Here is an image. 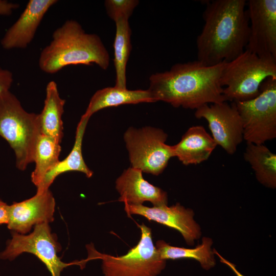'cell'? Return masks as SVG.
I'll return each instance as SVG.
<instances>
[{"label": "cell", "mask_w": 276, "mask_h": 276, "mask_svg": "<svg viewBox=\"0 0 276 276\" xmlns=\"http://www.w3.org/2000/svg\"><path fill=\"white\" fill-rule=\"evenodd\" d=\"M213 243L211 238L203 237L201 243L194 248L171 246L164 240H158L155 247L162 259H192L198 261L203 269L209 270L216 263Z\"/></svg>", "instance_id": "cell-21"}, {"label": "cell", "mask_w": 276, "mask_h": 276, "mask_svg": "<svg viewBox=\"0 0 276 276\" xmlns=\"http://www.w3.org/2000/svg\"><path fill=\"white\" fill-rule=\"evenodd\" d=\"M55 205L49 189L22 201L13 202L9 206L7 227L11 232L26 235L33 226L53 221Z\"/></svg>", "instance_id": "cell-13"}, {"label": "cell", "mask_w": 276, "mask_h": 276, "mask_svg": "<svg viewBox=\"0 0 276 276\" xmlns=\"http://www.w3.org/2000/svg\"><path fill=\"white\" fill-rule=\"evenodd\" d=\"M116 30L113 42L114 65L116 70L115 86L126 88V66L131 50V30L127 19L115 21Z\"/></svg>", "instance_id": "cell-23"}, {"label": "cell", "mask_w": 276, "mask_h": 276, "mask_svg": "<svg viewBox=\"0 0 276 276\" xmlns=\"http://www.w3.org/2000/svg\"><path fill=\"white\" fill-rule=\"evenodd\" d=\"M213 252L214 254L216 255L218 257L221 263L228 266L230 268V269L234 272V273L235 274L236 276H245L243 275V274H242L237 269L236 265L234 263L231 262L230 261L224 258L220 254H219V253L215 248H213Z\"/></svg>", "instance_id": "cell-28"}, {"label": "cell", "mask_w": 276, "mask_h": 276, "mask_svg": "<svg viewBox=\"0 0 276 276\" xmlns=\"http://www.w3.org/2000/svg\"><path fill=\"white\" fill-rule=\"evenodd\" d=\"M17 3L9 2L7 0H0V15L9 16L13 10L19 8Z\"/></svg>", "instance_id": "cell-26"}, {"label": "cell", "mask_w": 276, "mask_h": 276, "mask_svg": "<svg viewBox=\"0 0 276 276\" xmlns=\"http://www.w3.org/2000/svg\"><path fill=\"white\" fill-rule=\"evenodd\" d=\"M204 25L196 38L197 60L205 65L229 62L245 50L249 22L245 0L204 1Z\"/></svg>", "instance_id": "cell-1"}, {"label": "cell", "mask_w": 276, "mask_h": 276, "mask_svg": "<svg viewBox=\"0 0 276 276\" xmlns=\"http://www.w3.org/2000/svg\"><path fill=\"white\" fill-rule=\"evenodd\" d=\"M61 150L59 143L48 136L40 135L34 154L35 168L31 176L37 190L40 188L46 174L59 162Z\"/></svg>", "instance_id": "cell-22"}, {"label": "cell", "mask_w": 276, "mask_h": 276, "mask_svg": "<svg viewBox=\"0 0 276 276\" xmlns=\"http://www.w3.org/2000/svg\"><path fill=\"white\" fill-rule=\"evenodd\" d=\"M65 100L62 99L55 81H51L47 85L44 106L39 114L42 134L60 143L63 136L62 116Z\"/></svg>", "instance_id": "cell-19"}, {"label": "cell", "mask_w": 276, "mask_h": 276, "mask_svg": "<svg viewBox=\"0 0 276 276\" xmlns=\"http://www.w3.org/2000/svg\"><path fill=\"white\" fill-rule=\"evenodd\" d=\"M226 63L209 66L196 60L176 63L169 70L151 75L148 90L154 102L163 101L174 107L196 110L226 101L220 83Z\"/></svg>", "instance_id": "cell-2"}, {"label": "cell", "mask_w": 276, "mask_h": 276, "mask_svg": "<svg viewBox=\"0 0 276 276\" xmlns=\"http://www.w3.org/2000/svg\"><path fill=\"white\" fill-rule=\"evenodd\" d=\"M142 102H154L148 89L129 90L115 86L105 87L93 95L83 114L90 118L97 111L107 107Z\"/></svg>", "instance_id": "cell-18"}, {"label": "cell", "mask_w": 276, "mask_h": 276, "mask_svg": "<svg viewBox=\"0 0 276 276\" xmlns=\"http://www.w3.org/2000/svg\"><path fill=\"white\" fill-rule=\"evenodd\" d=\"M249 34L245 50L276 61V0H249Z\"/></svg>", "instance_id": "cell-10"}, {"label": "cell", "mask_w": 276, "mask_h": 276, "mask_svg": "<svg viewBox=\"0 0 276 276\" xmlns=\"http://www.w3.org/2000/svg\"><path fill=\"white\" fill-rule=\"evenodd\" d=\"M195 116L206 121L217 146L228 154L236 152L243 140V129L234 102L230 104L224 101L204 105L195 110Z\"/></svg>", "instance_id": "cell-11"}, {"label": "cell", "mask_w": 276, "mask_h": 276, "mask_svg": "<svg viewBox=\"0 0 276 276\" xmlns=\"http://www.w3.org/2000/svg\"><path fill=\"white\" fill-rule=\"evenodd\" d=\"M90 118L83 114L76 128L74 146L65 158L60 161L46 174L40 189L36 193H41L49 189L50 186L59 175L70 171H78L84 173L88 178L93 172L85 164L82 153V146L85 129Z\"/></svg>", "instance_id": "cell-17"}, {"label": "cell", "mask_w": 276, "mask_h": 276, "mask_svg": "<svg viewBox=\"0 0 276 276\" xmlns=\"http://www.w3.org/2000/svg\"><path fill=\"white\" fill-rule=\"evenodd\" d=\"M57 0H30L17 20L7 30L1 44L5 50L25 49L33 39L41 20Z\"/></svg>", "instance_id": "cell-14"}, {"label": "cell", "mask_w": 276, "mask_h": 276, "mask_svg": "<svg viewBox=\"0 0 276 276\" xmlns=\"http://www.w3.org/2000/svg\"><path fill=\"white\" fill-rule=\"evenodd\" d=\"M243 156L261 184L270 189L276 188L275 153L264 144L247 143Z\"/></svg>", "instance_id": "cell-20"}, {"label": "cell", "mask_w": 276, "mask_h": 276, "mask_svg": "<svg viewBox=\"0 0 276 276\" xmlns=\"http://www.w3.org/2000/svg\"><path fill=\"white\" fill-rule=\"evenodd\" d=\"M13 81L11 71L4 69L0 66V95L10 90Z\"/></svg>", "instance_id": "cell-25"}, {"label": "cell", "mask_w": 276, "mask_h": 276, "mask_svg": "<svg viewBox=\"0 0 276 276\" xmlns=\"http://www.w3.org/2000/svg\"><path fill=\"white\" fill-rule=\"evenodd\" d=\"M9 206L0 200V225L7 224L9 218Z\"/></svg>", "instance_id": "cell-27"}, {"label": "cell", "mask_w": 276, "mask_h": 276, "mask_svg": "<svg viewBox=\"0 0 276 276\" xmlns=\"http://www.w3.org/2000/svg\"><path fill=\"white\" fill-rule=\"evenodd\" d=\"M139 243L126 254L112 256L97 251L93 245L86 248L87 260L101 259L104 276H158L165 268L166 260L162 259L154 245L151 229L144 223Z\"/></svg>", "instance_id": "cell-5"}, {"label": "cell", "mask_w": 276, "mask_h": 276, "mask_svg": "<svg viewBox=\"0 0 276 276\" xmlns=\"http://www.w3.org/2000/svg\"><path fill=\"white\" fill-rule=\"evenodd\" d=\"M167 137L159 128H129L124 139L131 167L154 175L161 174L174 157L172 146L165 143Z\"/></svg>", "instance_id": "cell-9"}, {"label": "cell", "mask_w": 276, "mask_h": 276, "mask_svg": "<svg viewBox=\"0 0 276 276\" xmlns=\"http://www.w3.org/2000/svg\"><path fill=\"white\" fill-rule=\"evenodd\" d=\"M124 210L127 215H141L149 221H153L178 231L189 245H193L195 241L201 236L200 225L194 220V212L180 203L170 206L168 205L148 207L143 204L133 205L124 203Z\"/></svg>", "instance_id": "cell-12"}, {"label": "cell", "mask_w": 276, "mask_h": 276, "mask_svg": "<svg viewBox=\"0 0 276 276\" xmlns=\"http://www.w3.org/2000/svg\"><path fill=\"white\" fill-rule=\"evenodd\" d=\"M104 3L108 15L115 22L120 19H129L139 2L137 0H106Z\"/></svg>", "instance_id": "cell-24"}, {"label": "cell", "mask_w": 276, "mask_h": 276, "mask_svg": "<svg viewBox=\"0 0 276 276\" xmlns=\"http://www.w3.org/2000/svg\"><path fill=\"white\" fill-rule=\"evenodd\" d=\"M172 146L174 157L187 166L208 160L217 145L203 126L195 125L190 127L180 141Z\"/></svg>", "instance_id": "cell-16"}, {"label": "cell", "mask_w": 276, "mask_h": 276, "mask_svg": "<svg viewBox=\"0 0 276 276\" xmlns=\"http://www.w3.org/2000/svg\"><path fill=\"white\" fill-rule=\"evenodd\" d=\"M12 238L7 242L5 249L0 253V259L12 261L24 252L37 257L47 267L51 276H60L63 269L69 266L77 265L82 269L85 260L71 263L62 262L57 255L61 247L56 235L51 232L49 223H43L34 226L28 235L11 232Z\"/></svg>", "instance_id": "cell-8"}, {"label": "cell", "mask_w": 276, "mask_h": 276, "mask_svg": "<svg viewBox=\"0 0 276 276\" xmlns=\"http://www.w3.org/2000/svg\"><path fill=\"white\" fill-rule=\"evenodd\" d=\"M242 120L246 143L264 144L276 137V78L261 84L260 94L247 101L234 102Z\"/></svg>", "instance_id": "cell-7"}, {"label": "cell", "mask_w": 276, "mask_h": 276, "mask_svg": "<svg viewBox=\"0 0 276 276\" xmlns=\"http://www.w3.org/2000/svg\"><path fill=\"white\" fill-rule=\"evenodd\" d=\"M109 55L100 37L85 32L73 19L66 20L54 31L52 40L40 53L38 65L48 74H55L70 65L97 64L106 70Z\"/></svg>", "instance_id": "cell-3"}, {"label": "cell", "mask_w": 276, "mask_h": 276, "mask_svg": "<svg viewBox=\"0 0 276 276\" xmlns=\"http://www.w3.org/2000/svg\"><path fill=\"white\" fill-rule=\"evenodd\" d=\"M41 134L39 114L26 111L10 90L0 95V136L13 150L20 170L34 162Z\"/></svg>", "instance_id": "cell-4"}, {"label": "cell", "mask_w": 276, "mask_h": 276, "mask_svg": "<svg viewBox=\"0 0 276 276\" xmlns=\"http://www.w3.org/2000/svg\"><path fill=\"white\" fill-rule=\"evenodd\" d=\"M269 77L276 78V61L261 58L245 50L226 63L220 83L226 101H244L256 97L262 83Z\"/></svg>", "instance_id": "cell-6"}, {"label": "cell", "mask_w": 276, "mask_h": 276, "mask_svg": "<svg viewBox=\"0 0 276 276\" xmlns=\"http://www.w3.org/2000/svg\"><path fill=\"white\" fill-rule=\"evenodd\" d=\"M116 188L120 195L118 201L124 203L139 205L149 201L153 206L168 204L167 192L150 183L140 170L132 167L117 178Z\"/></svg>", "instance_id": "cell-15"}]
</instances>
